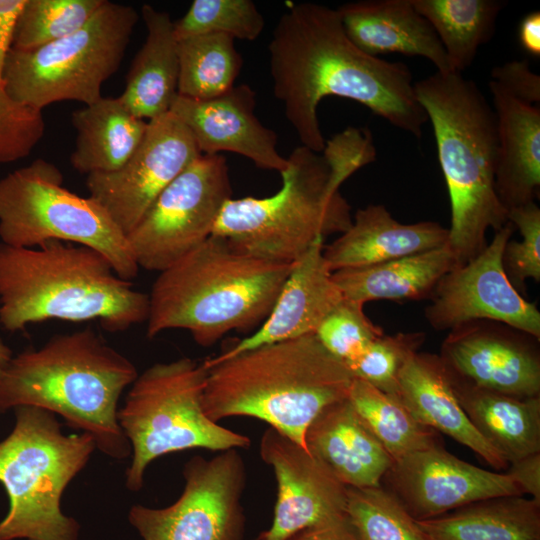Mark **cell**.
Listing matches in <instances>:
<instances>
[{
    "instance_id": "1",
    "label": "cell",
    "mask_w": 540,
    "mask_h": 540,
    "mask_svg": "<svg viewBox=\"0 0 540 540\" xmlns=\"http://www.w3.org/2000/svg\"><path fill=\"white\" fill-rule=\"evenodd\" d=\"M268 51L274 95L302 146L316 152L325 147L317 108L326 96L359 102L421 137L428 117L409 67L361 51L346 35L336 9L293 5L278 20Z\"/></svg>"
},
{
    "instance_id": "2",
    "label": "cell",
    "mask_w": 540,
    "mask_h": 540,
    "mask_svg": "<svg viewBox=\"0 0 540 540\" xmlns=\"http://www.w3.org/2000/svg\"><path fill=\"white\" fill-rule=\"evenodd\" d=\"M375 160L373 137L365 127L337 133L321 152L301 145L287 157L280 190L262 198H230L212 235L251 256L292 264L317 239L350 227L351 206L340 186Z\"/></svg>"
},
{
    "instance_id": "3",
    "label": "cell",
    "mask_w": 540,
    "mask_h": 540,
    "mask_svg": "<svg viewBox=\"0 0 540 540\" xmlns=\"http://www.w3.org/2000/svg\"><path fill=\"white\" fill-rule=\"evenodd\" d=\"M138 376L135 365L90 327L57 334L0 365V413L32 406L60 415L87 433L113 459L131 454L117 419L123 391Z\"/></svg>"
},
{
    "instance_id": "4",
    "label": "cell",
    "mask_w": 540,
    "mask_h": 540,
    "mask_svg": "<svg viewBox=\"0 0 540 540\" xmlns=\"http://www.w3.org/2000/svg\"><path fill=\"white\" fill-rule=\"evenodd\" d=\"M148 305V294L95 249L57 240L32 248L0 243V324L10 332L53 319L98 320L122 332L146 321Z\"/></svg>"
},
{
    "instance_id": "5",
    "label": "cell",
    "mask_w": 540,
    "mask_h": 540,
    "mask_svg": "<svg viewBox=\"0 0 540 540\" xmlns=\"http://www.w3.org/2000/svg\"><path fill=\"white\" fill-rule=\"evenodd\" d=\"M203 362V408L212 421L257 418L303 447L309 424L326 406L348 398L354 378L315 334Z\"/></svg>"
},
{
    "instance_id": "6",
    "label": "cell",
    "mask_w": 540,
    "mask_h": 540,
    "mask_svg": "<svg viewBox=\"0 0 540 540\" xmlns=\"http://www.w3.org/2000/svg\"><path fill=\"white\" fill-rule=\"evenodd\" d=\"M419 103L431 121L451 206L447 246L457 266L488 245L486 234L508 223L498 198V151L493 107L472 80L458 72H435L414 83Z\"/></svg>"
},
{
    "instance_id": "7",
    "label": "cell",
    "mask_w": 540,
    "mask_h": 540,
    "mask_svg": "<svg viewBox=\"0 0 540 540\" xmlns=\"http://www.w3.org/2000/svg\"><path fill=\"white\" fill-rule=\"evenodd\" d=\"M292 264L251 256L212 235L159 272L148 294L147 336L184 329L206 347L261 325Z\"/></svg>"
},
{
    "instance_id": "8",
    "label": "cell",
    "mask_w": 540,
    "mask_h": 540,
    "mask_svg": "<svg viewBox=\"0 0 540 540\" xmlns=\"http://www.w3.org/2000/svg\"><path fill=\"white\" fill-rule=\"evenodd\" d=\"M14 411V428L0 442V483L9 499L0 540H78L80 525L63 513L61 498L91 458L95 441L83 432L64 434L47 410Z\"/></svg>"
},
{
    "instance_id": "9",
    "label": "cell",
    "mask_w": 540,
    "mask_h": 540,
    "mask_svg": "<svg viewBox=\"0 0 540 540\" xmlns=\"http://www.w3.org/2000/svg\"><path fill=\"white\" fill-rule=\"evenodd\" d=\"M208 369L183 357L156 363L138 374L118 409V423L131 446L126 487L139 491L155 459L178 451L248 448L250 438L212 421L203 408Z\"/></svg>"
},
{
    "instance_id": "10",
    "label": "cell",
    "mask_w": 540,
    "mask_h": 540,
    "mask_svg": "<svg viewBox=\"0 0 540 540\" xmlns=\"http://www.w3.org/2000/svg\"><path fill=\"white\" fill-rule=\"evenodd\" d=\"M137 21L132 6L104 0L74 33L30 50L11 47L4 62L9 94L38 111L61 101L96 102L119 69Z\"/></svg>"
},
{
    "instance_id": "11",
    "label": "cell",
    "mask_w": 540,
    "mask_h": 540,
    "mask_svg": "<svg viewBox=\"0 0 540 540\" xmlns=\"http://www.w3.org/2000/svg\"><path fill=\"white\" fill-rule=\"evenodd\" d=\"M0 239L26 248L51 240L84 245L104 255L124 280L139 271L126 235L103 207L66 189L61 171L43 159L0 179Z\"/></svg>"
},
{
    "instance_id": "12",
    "label": "cell",
    "mask_w": 540,
    "mask_h": 540,
    "mask_svg": "<svg viewBox=\"0 0 540 540\" xmlns=\"http://www.w3.org/2000/svg\"><path fill=\"white\" fill-rule=\"evenodd\" d=\"M231 195L223 156L201 154L192 161L126 235L139 269L161 272L199 247Z\"/></svg>"
},
{
    "instance_id": "13",
    "label": "cell",
    "mask_w": 540,
    "mask_h": 540,
    "mask_svg": "<svg viewBox=\"0 0 540 540\" xmlns=\"http://www.w3.org/2000/svg\"><path fill=\"white\" fill-rule=\"evenodd\" d=\"M180 497L165 508L131 507L128 519L143 540H243L241 498L246 468L237 449L205 459L192 457L183 469Z\"/></svg>"
},
{
    "instance_id": "14",
    "label": "cell",
    "mask_w": 540,
    "mask_h": 540,
    "mask_svg": "<svg viewBox=\"0 0 540 540\" xmlns=\"http://www.w3.org/2000/svg\"><path fill=\"white\" fill-rule=\"evenodd\" d=\"M515 227L508 222L471 261L456 266L437 283L424 316L436 330L461 324L497 321L540 339V312L509 281L502 254Z\"/></svg>"
},
{
    "instance_id": "15",
    "label": "cell",
    "mask_w": 540,
    "mask_h": 540,
    "mask_svg": "<svg viewBox=\"0 0 540 540\" xmlns=\"http://www.w3.org/2000/svg\"><path fill=\"white\" fill-rule=\"evenodd\" d=\"M200 155L188 128L168 112L148 121L142 141L123 166L86 177L89 197L127 235L159 194Z\"/></svg>"
},
{
    "instance_id": "16",
    "label": "cell",
    "mask_w": 540,
    "mask_h": 540,
    "mask_svg": "<svg viewBox=\"0 0 540 540\" xmlns=\"http://www.w3.org/2000/svg\"><path fill=\"white\" fill-rule=\"evenodd\" d=\"M381 485L415 520L434 518L483 499L524 496L505 472L472 465L443 445L393 461Z\"/></svg>"
},
{
    "instance_id": "17",
    "label": "cell",
    "mask_w": 540,
    "mask_h": 540,
    "mask_svg": "<svg viewBox=\"0 0 540 540\" xmlns=\"http://www.w3.org/2000/svg\"><path fill=\"white\" fill-rule=\"evenodd\" d=\"M539 340L501 322L477 320L449 330L438 355L449 372L476 386L535 397L540 396Z\"/></svg>"
},
{
    "instance_id": "18",
    "label": "cell",
    "mask_w": 540,
    "mask_h": 540,
    "mask_svg": "<svg viewBox=\"0 0 540 540\" xmlns=\"http://www.w3.org/2000/svg\"><path fill=\"white\" fill-rule=\"evenodd\" d=\"M259 452L273 469L277 496L273 521L256 540H285L346 516L348 487L305 447L270 427L260 439Z\"/></svg>"
},
{
    "instance_id": "19",
    "label": "cell",
    "mask_w": 540,
    "mask_h": 540,
    "mask_svg": "<svg viewBox=\"0 0 540 540\" xmlns=\"http://www.w3.org/2000/svg\"><path fill=\"white\" fill-rule=\"evenodd\" d=\"M255 107V91L241 84L205 100L177 95L169 112L188 128L202 155L233 152L281 174L287 158L278 152L276 133L256 117Z\"/></svg>"
},
{
    "instance_id": "20",
    "label": "cell",
    "mask_w": 540,
    "mask_h": 540,
    "mask_svg": "<svg viewBox=\"0 0 540 540\" xmlns=\"http://www.w3.org/2000/svg\"><path fill=\"white\" fill-rule=\"evenodd\" d=\"M319 238L291 267L276 301L258 329L220 355L212 364L259 346L314 334L323 319L343 300L323 255Z\"/></svg>"
},
{
    "instance_id": "21",
    "label": "cell",
    "mask_w": 540,
    "mask_h": 540,
    "mask_svg": "<svg viewBox=\"0 0 540 540\" xmlns=\"http://www.w3.org/2000/svg\"><path fill=\"white\" fill-rule=\"evenodd\" d=\"M306 449L345 486H380L392 459L349 399L326 406L305 432Z\"/></svg>"
},
{
    "instance_id": "22",
    "label": "cell",
    "mask_w": 540,
    "mask_h": 540,
    "mask_svg": "<svg viewBox=\"0 0 540 540\" xmlns=\"http://www.w3.org/2000/svg\"><path fill=\"white\" fill-rule=\"evenodd\" d=\"M448 228L433 221L403 224L382 204L359 209L350 227L323 248L331 272L371 266L443 247Z\"/></svg>"
},
{
    "instance_id": "23",
    "label": "cell",
    "mask_w": 540,
    "mask_h": 540,
    "mask_svg": "<svg viewBox=\"0 0 540 540\" xmlns=\"http://www.w3.org/2000/svg\"><path fill=\"white\" fill-rule=\"evenodd\" d=\"M336 10L346 35L364 53L421 56L437 72H452L438 36L411 0H364Z\"/></svg>"
},
{
    "instance_id": "24",
    "label": "cell",
    "mask_w": 540,
    "mask_h": 540,
    "mask_svg": "<svg viewBox=\"0 0 540 540\" xmlns=\"http://www.w3.org/2000/svg\"><path fill=\"white\" fill-rule=\"evenodd\" d=\"M396 397L423 425L471 449L497 471L507 461L476 431L460 406L438 354L416 352L403 366Z\"/></svg>"
},
{
    "instance_id": "25",
    "label": "cell",
    "mask_w": 540,
    "mask_h": 540,
    "mask_svg": "<svg viewBox=\"0 0 540 540\" xmlns=\"http://www.w3.org/2000/svg\"><path fill=\"white\" fill-rule=\"evenodd\" d=\"M498 151L495 188L506 210L535 201L540 188V109L491 80Z\"/></svg>"
},
{
    "instance_id": "26",
    "label": "cell",
    "mask_w": 540,
    "mask_h": 540,
    "mask_svg": "<svg viewBox=\"0 0 540 540\" xmlns=\"http://www.w3.org/2000/svg\"><path fill=\"white\" fill-rule=\"evenodd\" d=\"M446 371L469 421L508 464L540 453V396L508 395L476 386Z\"/></svg>"
},
{
    "instance_id": "27",
    "label": "cell",
    "mask_w": 540,
    "mask_h": 540,
    "mask_svg": "<svg viewBox=\"0 0 540 540\" xmlns=\"http://www.w3.org/2000/svg\"><path fill=\"white\" fill-rule=\"evenodd\" d=\"M141 16L146 38L119 98L134 116L150 121L168 113L178 95V40L169 13L145 4Z\"/></svg>"
},
{
    "instance_id": "28",
    "label": "cell",
    "mask_w": 540,
    "mask_h": 540,
    "mask_svg": "<svg viewBox=\"0 0 540 540\" xmlns=\"http://www.w3.org/2000/svg\"><path fill=\"white\" fill-rule=\"evenodd\" d=\"M76 131L72 167L86 176L119 169L142 141L148 121L134 116L118 97H101L71 116Z\"/></svg>"
},
{
    "instance_id": "29",
    "label": "cell",
    "mask_w": 540,
    "mask_h": 540,
    "mask_svg": "<svg viewBox=\"0 0 540 540\" xmlns=\"http://www.w3.org/2000/svg\"><path fill=\"white\" fill-rule=\"evenodd\" d=\"M447 244L430 251L387 262L332 272V279L347 300L361 304L373 300L429 299L439 280L456 267Z\"/></svg>"
},
{
    "instance_id": "30",
    "label": "cell",
    "mask_w": 540,
    "mask_h": 540,
    "mask_svg": "<svg viewBox=\"0 0 540 540\" xmlns=\"http://www.w3.org/2000/svg\"><path fill=\"white\" fill-rule=\"evenodd\" d=\"M416 521L428 540H540V503L525 496L483 499Z\"/></svg>"
},
{
    "instance_id": "31",
    "label": "cell",
    "mask_w": 540,
    "mask_h": 540,
    "mask_svg": "<svg viewBox=\"0 0 540 540\" xmlns=\"http://www.w3.org/2000/svg\"><path fill=\"white\" fill-rule=\"evenodd\" d=\"M438 36L452 72L462 73L494 34L499 0H411Z\"/></svg>"
},
{
    "instance_id": "32",
    "label": "cell",
    "mask_w": 540,
    "mask_h": 540,
    "mask_svg": "<svg viewBox=\"0 0 540 540\" xmlns=\"http://www.w3.org/2000/svg\"><path fill=\"white\" fill-rule=\"evenodd\" d=\"M348 399L392 461L442 445L440 433L417 421L395 395L353 378Z\"/></svg>"
},
{
    "instance_id": "33",
    "label": "cell",
    "mask_w": 540,
    "mask_h": 540,
    "mask_svg": "<svg viewBox=\"0 0 540 540\" xmlns=\"http://www.w3.org/2000/svg\"><path fill=\"white\" fill-rule=\"evenodd\" d=\"M178 95L205 100L234 86L243 64L231 36L210 33L178 41Z\"/></svg>"
},
{
    "instance_id": "34",
    "label": "cell",
    "mask_w": 540,
    "mask_h": 540,
    "mask_svg": "<svg viewBox=\"0 0 540 540\" xmlns=\"http://www.w3.org/2000/svg\"><path fill=\"white\" fill-rule=\"evenodd\" d=\"M24 2L0 0V164L27 157L45 133L42 111L15 101L4 80V62L11 48L15 19Z\"/></svg>"
},
{
    "instance_id": "35",
    "label": "cell",
    "mask_w": 540,
    "mask_h": 540,
    "mask_svg": "<svg viewBox=\"0 0 540 540\" xmlns=\"http://www.w3.org/2000/svg\"><path fill=\"white\" fill-rule=\"evenodd\" d=\"M346 515L360 540H428L417 521L382 485L348 487Z\"/></svg>"
},
{
    "instance_id": "36",
    "label": "cell",
    "mask_w": 540,
    "mask_h": 540,
    "mask_svg": "<svg viewBox=\"0 0 540 540\" xmlns=\"http://www.w3.org/2000/svg\"><path fill=\"white\" fill-rule=\"evenodd\" d=\"M104 0H25L14 23L11 47L30 50L85 25Z\"/></svg>"
},
{
    "instance_id": "37",
    "label": "cell",
    "mask_w": 540,
    "mask_h": 540,
    "mask_svg": "<svg viewBox=\"0 0 540 540\" xmlns=\"http://www.w3.org/2000/svg\"><path fill=\"white\" fill-rule=\"evenodd\" d=\"M264 27V17L251 0H194L188 11L174 21L178 41L210 33L253 41Z\"/></svg>"
},
{
    "instance_id": "38",
    "label": "cell",
    "mask_w": 540,
    "mask_h": 540,
    "mask_svg": "<svg viewBox=\"0 0 540 540\" xmlns=\"http://www.w3.org/2000/svg\"><path fill=\"white\" fill-rule=\"evenodd\" d=\"M425 340L426 334L422 331L398 332L394 335L384 333L345 365L354 378L396 396L398 377L403 366L419 351Z\"/></svg>"
},
{
    "instance_id": "39",
    "label": "cell",
    "mask_w": 540,
    "mask_h": 540,
    "mask_svg": "<svg viewBox=\"0 0 540 540\" xmlns=\"http://www.w3.org/2000/svg\"><path fill=\"white\" fill-rule=\"evenodd\" d=\"M363 306L343 298L314 333L322 346L344 364L354 360L384 334L383 329L367 317Z\"/></svg>"
},
{
    "instance_id": "40",
    "label": "cell",
    "mask_w": 540,
    "mask_h": 540,
    "mask_svg": "<svg viewBox=\"0 0 540 540\" xmlns=\"http://www.w3.org/2000/svg\"><path fill=\"white\" fill-rule=\"evenodd\" d=\"M507 218L518 228L522 240L507 241L502 263L509 281L520 293L525 280L540 281V208L532 201L508 210Z\"/></svg>"
},
{
    "instance_id": "41",
    "label": "cell",
    "mask_w": 540,
    "mask_h": 540,
    "mask_svg": "<svg viewBox=\"0 0 540 540\" xmlns=\"http://www.w3.org/2000/svg\"><path fill=\"white\" fill-rule=\"evenodd\" d=\"M491 77L515 98L533 105L540 102V76L531 70L527 60H513L496 66Z\"/></svg>"
},
{
    "instance_id": "42",
    "label": "cell",
    "mask_w": 540,
    "mask_h": 540,
    "mask_svg": "<svg viewBox=\"0 0 540 540\" xmlns=\"http://www.w3.org/2000/svg\"><path fill=\"white\" fill-rule=\"evenodd\" d=\"M505 473L524 495L540 503V453H534L508 464Z\"/></svg>"
},
{
    "instance_id": "43",
    "label": "cell",
    "mask_w": 540,
    "mask_h": 540,
    "mask_svg": "<svg viewBox=\"0 0 540 540\" xmlns=\"http://www.w3.org/2000/svg\"><path fill=\"white\" fill-rule=\"evenodd\" d=\"M285 540H360L347 515L302 529Z\"/></svg>"
},
{
    "instance_id": "44",
    "label": "cell",
    "mask_w": 540,
    "mask_h": 540,
    "mask_svg": "<svg viewBox=\"0 0 540 540\" xmlns=\"http://www.w3.org/2000/svg\"><path fill=\"white\" fill-rule=\"evenodd\" d=\"M519 42L531 55L540 56V13L533 11L527 14L519 26Z\"/></svg>"
},
{
    "instance_id": "45",
    "label": "cell",
    "mask_w": 540,
    "mask_h": 540,
    "mask_svg": "<svg viewBox=\"0 0 540 540\" xmlns=\"http://www.w3.org/2000/svg\"><path fill=\"white\" fill-rule=\"evenodd\" d=\"M12 356V350L4 343V341L0 337V365L9 361Z\"/></svg>"
}]
</instances>
